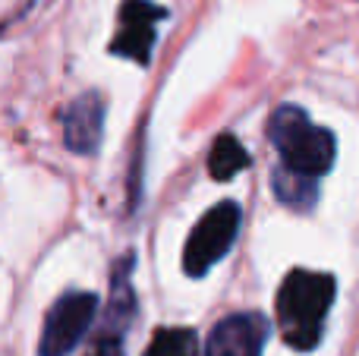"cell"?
Listing matches in <instances>:
<instances>
[{"instance_id": "obj_1", "label": "cell", "mask_w": 359, "mask_h": 356, "mask_svg": "<svg viewBox=\"0 0 359 356\" xmlns=\"http://www.w3.org/2000/svg\"><path fill=\"white\" fill-rule=\"evenodd\" d=\"M334 278L325 271L293 268L278 290V328L297 350H312L322 341V325L334 303Z\"/></svg>"}, {"instance_id": "obj_2", "label": "cell", "mask_w": 359, "mask_h": 356, "mask_svg": "<svg viewBox=\"0 0 359 356\" xmlns=\"http://www.w3.org/2000/svg\"><path fill=\"white\" fill-rule=\"evenodd\" d=\"M271 142L287 170L318 180L334 164L337 142L328 130L316 126L299 107L287 104L271 117Z\"/></svg>"}, {"instance_id": "obj_3", "label": "cell", "mask_w": 359, "mask_h": 356, "mask_svg": "<svg viewBox=\"0 0 359 356\" xmlns=\"http://www.w3.org/2000/svg\"><path fill=\"white\" fill-rule=\"evenodd\" d=\"M243 212L236 202H217L215 208L202 214L192 227L189 240H186L183 252V268L189 278H202L205 271H211L224 256L230 252L236 233H240Z\"/></svg>"}, {"instance_id": "obj_4", "label": "cell", "mask_w": 359, "mask_h": 356, "mask_svg": "<svg viewBox=\"0 0 359 356\" xmlns=\"http://www.w3.org/2000/svg\"><path fill=\"white\" fill-rule=\"evenodd\" d=\"M98 313V296L95 294H67L50 306L41 328L38 353L41 356H69L76 350L86 331L92 328Z\"/></svg>"}, {"instance_id": "obj_5", "label": "cell", "mask_w": 359, "mask_h": 356, "mask_svg": "<svg viewBox=\"0 0 359 356\" xmlns=\"http://www.w3.org/2000/svg\"><path fill=\"white\" fill-rule=\"evenodd\" d=\"M168 16L164 6H155L151 0H123L120 6V32L111 44V54L126 57L136 63L151 60V48H155V22Z\"/></svg>"}, {"instance_id": "obj_6", "label": "cell", "mask_w": 359, "mask_h": 356, "mask_svg": "<svg viewBox=\"0 0 359 356\" xmlns=\"http://www.w3.org/2000/svg\"><path fill=\"white\" fill-rule=\"evenodd\" d=\"M268 341V319L259 313H236L211 328L202 356H262Z\"/></svg>"}, {"instance_id": "obj_7", "label": "cell", "mask_w": 359, "mask_h": 356, "mask_svg": "<svg viewBox=\"0 0 359 356\" xmlns=\"http://www.w3.org/2000/svg\"><path fill=\"white\" fill-rule=\"evenodd\" d=\"M133 259H123L114 275V290H111V306H107L101 334L92 344V356H120V344L130 328L133 315H136V296H133V281H130Z\"/></svg>"}, {"instance_id": "obj_8", "label": "cell", "mask_w": 359, "mask_h": 356, "mask_svg": "<svg viewBox=\"0 0 359 356\" xmlns=\"http://www.w3.org/2000/svg\"><path fill=\"white\" fill-rule=\"evenodd\" d=\"M104 132V98L98 92H86L63 111V142L76 155H92L101 145Z\"/></svg>"}, {"instance_id": "obj_9", "label": "cell", "mask_w": 359, "mask_h": 356, "mask_svg": "<svg viewBox=\"0 0 359 356\" xmlns=\"http://www.w3.org/2000/svg\"><path fill=\"white\" fill-rule=\"evenodd\" d=\"M246 167H249V155L240 145V139H236L233 132L217 136L208 151V174L215 177V180H230L233 174H240V170H246Z\"/></svg>"}, {"instance_id": "obj_10", "label": "cell", "mask_w": 359, "mask_h": 356, "mask_svg": "<svg viewBox=\"0 0 359 356\" xmlns=\"http://www.w3.org/2000/svg\"><path fill=\"white\" fill-rule=\"evenodd\" d=\"M274 193L284 205L290 208H299V212H309L318 199V189H316V180L312 177H303V174H293V170L280 167L274 170Z\"/></svg>"}, {"instance_id": "obj_11", "label": "cell", "mask_w": 359, "mask_h": 356, "mask_svg": "<svg viewBox=\"0 0 359 356\" xmlns=\"http://www.w3.org/2000/svg\"><path fill=\"white\" fill-rule=\"evenodd\" d=\"M198 338L189 328H158L145 356H196Z\"/></svg>"}]
</instances>
